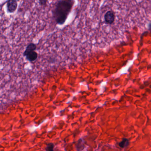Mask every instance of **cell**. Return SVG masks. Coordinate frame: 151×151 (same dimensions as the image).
Wrapping results in <instances>:
<instances>
[{"mask_svg":"<svg viewBox=\"0 0 151 151\" xmlns=\"http://www.w3.org/2000/svg\"><path fill=\"white\" fill-rule=\"evenodd\" d=\"M54 145L53 143H49V144H47L46 147V151H54Z\"/></svg>","mask_w":151,"mask_h":151,"instance_id":"cell-8","label":"cell"},{"mask_svg":"<svg viewBox=\"0 0 151 151\" xmlns=\"http://www.w3.org/2000/svg\"><path fill=\"white\" fill-rule=\"evenodd\" d=\"M118 145L122 148L127 147L129 145V141L127 138H123L121 142L118 143Z\"/></svg>","mask_w":151,"mask_h":151,"instance_id":"cell-6","label":"cell"},{"mask_svg":"<svg viewBox=\"0 0 151 151\" xmlns=\"http://www.w3.org/2000/svg\"><path fill=\"white\" fill-rule=\"evenodd\" d=\"M73 1H60L52 11L53 17L57 24L62 25L66 22L73 7Z\"/></svg>","mask_w":151,"mask_h":151,"instance_id":"cell-1","label":"cell"},{"mask_svg":"<svg viewBox=\"0 0 151 151\" xmlns=\"http://www.w3.org/2000/svg\"><path fill=\"white\" fill-rule=\"evenodd\" d=\"M47 2V1H46V0H40L39 4L40 6H46Z\"/></svg>","mask_w":151,"mask_h":151,"instance_id":"cell-9","label":"cell"},{"mask_svg":"<svg viewBox=\"0 0 151 151\" xmlns=\"http://www.w3.org/2000/svg\"><path fill=\"white\" fill-rule=\"evenodd\" d=\"M18 6L17 1L16 0H9L7 1L6 9L7 12L9 14H13L14 13Z\"/></svg>","mask_w":151,"mask_h":151,"instance_id":"cell-3","label":"cell"},{"mask_svg":"<svg viewBox=\"0 0 151 151\" xmlns=\"http://www.w3.org/2000/svg\"><path fill=\"white\" fill-rule=\"evenodd\" d=\"M38 55L35 51L31 52L25 56L26 59L30 62H33L35 61L37 59Z\"/></svg>","mask_w":151,"mask_h":151,"instance_id":"cell-4","label":"cell"},{"mask_svg":"<svg viewBox=\"0 0 151 151\" xmlns=\"http://www.w3.org/2000/svg\"><path fill=\"white\" fill-rule=\"evenodd\" d=\"M102 17L103 18H101V21H103V22H101V23H104L106 25H112L116 22V12L113 11L112 9L105 11L104 14L102 16Z\"/></svg>","mask_w":151,"mask_h":151,"instance_id":"cell-2","label":"cell"},{"mask_svg":"<svg viewBox=\"0 0 151 151\" xmlns=\"http://www.w3.org/2000/svg\"><path fill=\"white\" fill-rule=\"evenodd\" d=\"M84 148V146L83 143V140L82 139H80L78 141L76 145V149L77 151H82Z\"/></svg>","mask_w":151,"mask_h":151,"instance_id":"cell-7","label":"cell"},{"mask_svg":"<svg viewBox=\"0 0 151 151\" xmlns=\"http://www.w3.org/2000/svg\"><path fill=\"white\" fill-rule=\"evenodd\" d=\"M37 46L36 45H35L34 43H30L27 47H26V49H25L24 52L23 53V55L25 57L26 55L29 53L31 52H33V51H35V50L37 49Z\"/></svg>","mask_w":151,"mask_h":151,"instance_id":"cell-5","label":"cell"}]
</instances>
